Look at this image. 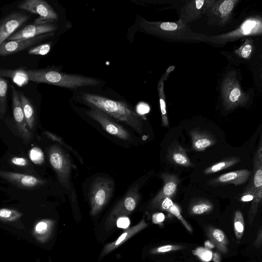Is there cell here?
Returning a JSON list of instances; mask_svg holds the SVG:
<instances>
[{
  "label": "cell",
  "mask_w": 262,
  "mask_h": 262,
  "mask_svg": "<svg viewBox=\"0 0 262 262\" xmlns=\"http://www.w3.org/2000/svg\"><path fill=\"white\" fill-rule=\"evenodd\" d=\"M253 245L256 248H259L262 245V229L257 233Z\"/></svg>",
  "instance_id": "cell-44"
},
{
  "label": "cell",
  "mask_w": 262,
  "mask_h": 262,
  "mask_svg": "<svg viewBox=\"0 0 262 262\" xmlns=\"http://www.w3.org/2000/svg\"><path fill=\"white\" fill-rule=\"evenodd\" d=\"M48 155L50 163L56 172L60 183L66 188L69 189L72 165L69 155L56 144L50 147Z\"/></svg>",
  "instance_id": "cell-5"
},
{
  "label": "cell",
  "mask_w": 262,
  "mask_h": 262,
  "mask_svg": "<svg viewBox=\"0 0 262 262\" xmlns=\"http://www.w3.org/2000/svg\"><path fill=\"white\" fill-rule=\"evenodd\" d=\"M206 234L220 252L223 254L228 253L229 241L222 230L212 226H208L206 229Z\"/></svg>",
  "instance_id": "cell-23"
},
{
  "label": "cell",
  "mask_w": 262,
  "mask_h": 262,
  "mask_svg": "<svg viewBox=\"0 0 262 262\" xmlns=\"http://www.w3.org/2000/svg\"><path fill=\"white\" fill-rule=\"evenodd\" d=\"M251 171L248 169H239L229 172L210 180L208 184L216 185L221 184H232L236 186L245 183L249 179Z\"/></svg>",
  "instance_id": "cell-18"
},
{
  "label": "cell",
  "mask_w": 262,
  "mask_h": 262,
  "mask_svg": "<svg viewBox=\"0 0 262 262\" xmlns=\"http://www.w3.org/2000/svg\"><path fill=\"white\" fill-rule=\"evenodd\" d=\"M157 209L168 212L176 216L183 224L188 231L191 233L192 228L191 225L184 219L181 214V210L180 207L174 203L171 199L166 198L163 200L159 205Z\"/></svg>",
  "instance_id": "cell-24"
},
{
  "label": "cell",
  "mask_w": 262,
  "mask_h": 262,
  "mask_svg": "<svg viewBox=\"0 0 262 262\" xmlns=\"http://www.w3.org/2000/svg\"><path fill=\"white\" fill-rule=\"evenodd\" d=\"M225 94L227 105L229 108L233 107L241 103L243 99L242 93L237 85L233 84L229 88H227Z\"/></svg>",
  "instance_id": "cell-28"
},
{
  "label": "cell",
  "mask_w": 262,
  "mask_h": 262,
  "mask_svg": "<svg viewBox=\"0 0 262 262\" xmlns=\"http://www.w3.org/2000/svg\"><path fill=\"white\" fill-rule=\"evenodd\" d=\"M0 176L14 186L21 189H34L43 185L47 181L33 176L1 170Z\"/></svg>",
  "instance_id": "cell-14"
},
{
  "label": "cell",
  "mask_w": 262,
  "mask_h": 262,
  "mask_svg": "<svg viewBox=\"0 0 262 262\" xmlns=\"http://www.w3.org/2000/svg\"><path fill=\"white\" fill-rule=\"evenodd\" d=\"M147 226L148 224L146 222L144 217H143L137 224L125 230L118 238L105 245L100 253V259L102 258L110 252L118 248L134 235L145 228Z\"/></svg>",
  "instance_id": "cell-17"
},
{
  "label": "cell",
  "mask_w": 262,
  "mask_h": 262,
  "mask_svg": "<svg viewBox=\"0 0 262 262\" xmlns=\"http://www.w3.org/2000/svg\"><path fill=\"white\" fill-rule=\"evenodd\" d=\"M163 182L162 188L151 200L148 208L151 209H157L160 203L166 198H173L177 193L180 179L175 174L168 172H163L160 175Z\"/></svg>",
  "instance_id": "cell-9"
},
{
  "label": "cell",
  "mask_w": 262,
  "mask_h": 262,
  "mask_svg": "<svg viewBox=\"0 0 262 262\" xmlns=\"http://www.w3.org/2000/svg\"><path fill=\"white\" fill-rule=\"evenodd\" d=\"M252 51V47L250 44H246L242 49L241 55L244 58L249 57Z\"/></svg>",
  "instance_id": "cell-43"
},
{
  "label": "cell",
  "mask_w": 262,
  "mask_h": 262,
  "mask_svg": "<svg viewBox=\"0 0 262 262\" xmlns=\"http://www.w3.org/2000/svg\"><path fill=\"white\" fill-rule=\"evenodd\" d=\"M241 160L239 158L236 157L226 158L205 169L204 173L205 174H210L223 170L232 166L239 162Z\"/></svg>",
  "instance_id": "cell-27"
},
{
  "label": "cell",
  "mask_w": 262,
  "mask_h": 262,
  "mask_svg": "<svg viewBox=\"0 0 262 262\" xmlns=\"http://www.w3.org/2000/svg\"><path fill=\"white\" fill-rule=\"evenodd\" d=\"M165 220V215L162 212H157L152 216V222L156 224H161Z\"/></svg>",
  "instance_id": "cell-42"
},
{
  "label": "cell",
  "mask_w": 262,
  "mask_h": 262,
  "mask_svg": "<svg viewBox=\"0 0 262 262\" xmlns=\"http://www.w3.org/2000/svg\"><path fill=\"white\" fill-rule=\"evenodd\" d=\"M192 148L196 151H203L216 143L214 137L209 132L195 128L189 132Z\"/></svg>",
  "instance_id": "cell-19"
},
{
  "label": "cell",
  "mask_w": 262,
  "mask_h": 262,
  "mask_svg": "<svg viewBox=\"0 0 262 262\" xmlns=\"http://www.w3.org/2000/svg\"><path fill=\"white\" fill-rule=\"evenodd\" d=\"M86 114L98 122L108 134L124 141H130L132 140L130 133L122 126L114 121L106 113L97 108H91L86 112Z\"/></svg>",
  "instance_id": "cell-7"
},
{
  "label": "cell",
  "mask_w": 262,
  "mask_h": 262,
  "mask_svg": "<svg viewBox=\"0 0 262 262\" xmlns=\"http://www.w3.org/2000/svg\"><path fill=\"white\" fill-rule=\"evenodd\" d=\"M18 8L37 14L39 17L35 21H52L58 19V15L54 9L43 0H25L19 4Z\"/></svg>",
  "instance_id": "cell-10"
},
{
  "label": "cell",
  "mask_w": 262,
  "mask_h": 262,
  "mask_svg": "<svg viewBox=\"0 0 262 262\" xmlns=\"http://www.w3.org/2000/svg\"><path fill=\"white\" fill-rule=\"evenodd\" d=\"M14 120L18 133L26 143L32 139V134L26 122L21 104L19 93L11 85Z\"/></svg>",
  "instance_id": "cell-12"
},
{
  "label": "cell",
  "mask_w": 262,
  "mask_h": 262,
  "mask_svg": "<svg viewBox=\"0 0 262 262\" xmlns=\"http://www.w3.org/2000/svg\"><path fill=\"white\" fill-rule=\"evenodd\" d=\"M43 134L49 139L55 142H57L59 144L66 147L68 150H69L71 152H72L73 154H74L76 156V157L78 159V160L79 161L81 164H83V160L82 157L71 146H70L67 143H66L65 141L61 137L48 130H45L43 132Z\"/></svg>",
  "instance_id": "cell-32"
},
{
  "label": "cell",
  "mask_w": 262,
  "mask_h": 262,
  "mask_svg": "<svg viewBox=\"0 0 262 262\" xmlns=\"http://www.w3.org/2000/svg\"><path fill=\"white\" fill-rule=\"evenodd\" d=\"M30 160L37 165L42 164L45 161V156L42 150L38 147H33L29 151Z\"/></svg>",
  "instance_id": "cell-34"
},
{
  "label": "cell",
  "mask_w": 262,
  "mask_h": 262,
  "mask_svg": "<svg viewBox=\"0 0 262 262\" xmlns=\"http://www.w3.org/2000/svg\"><path fill=\"white\" fill-rule=\"evenodd\" d=\"M213 209V205L204 198H194L188 206V212L190 215H196L209 213Z\"/></svg>",
  "instance_id": "cell-25"
},
{
  "label": "cell",
  "mask_w": 262,
  "mask_h": 262,
  "mask_svg": "<svg viewBox=\"0 0 262 262\" xmlns=\"http://www.w3.org/2000/svg\"><path fill=\"white\" fill-rule=\"evenodd\" d=\"M51 45V42H47L35 46L29 50L28 54L30 55H45L50 52Z\"/></svg>",
  "instance_id": "cell-37"
},
{
  "label": "cell",
  "mask_w": 262,
  "mask_h": 262,
  "mask_svg": "<svg viewBox=\"0 0 262 262\" xmlns=\"http://www.w3.org/2000/svg\"><path fill=\"white\" fill-rule=\"evenodd\" d=\"M251 184L255 188L262 187V169H257L254 171V176Z\"/></svg>",
  "instance_id": "cell-39"
},
{
  "label": "cell",
  "mask_w": 262,
  "mask_h": 262,
  "mask_svg": "<svg viewBox=\"0 0 262 262\" xmlns=\"http://www.w3.org/2000/svg\"><path fill=\"white\" fill-rule=\"evenodd\" d=\"M21 104L25 118L30 130L33 129L35 122V112L30 100L23 93H19Z\"/></svg>",
  "instance_id": "cell-26"
},
{
  "label": "cell",
  "mask_w": 262,
  "mask_h": 262,
  "mask_svg": "<svg viewBox=\"0 0 262 262\" xmlns=\"http://www.w3.org/2000/svg\"><path fill=\"white\" fill-rule=\"evenodd\" d=\"M212 260L214 262H221V257L220 254L218 252L213 253Z\"/></svg>",
  "instance_id": "cell-45"
},
{
  "label": "cell",
  "mask_w": 262,
  "mask_h": 262,
  "mask_svg": "<svg viewBox=\"0 0 262 262\" xmlns=\"http://www.w3.org/2000/svg\"><path fill=\"white\" fill-rule=\"evenodd\" d=\"M8 84L7 81L0 77V118L3 119L7 110Z\"/></svg>",
  "instance_id": "cell-30"
},
{
  "label": "cell",
  "mask_w": 262,
  "mask_h": 262,
  "mask_svg": "<svg viewBox=\"0 0 262 262\" xmlns=\"http://www.w3.org/2000/svg\"><path fill=\"white\" fill-rule=\"evenodd\" d=\"M137 30L169 42L196 43L206 41L207 36L192 31L189 24L179 20L174 21H152L137 15Z\"/></svg>",
  "instance_id": "cell-1"
},
{
  "label": "cell",
  "mask_w": 262,
  "mask_h": 262,
  "mask_svg": "<svg viewBox=\"0 0 262 262\" xmlns=\"http://www.w3.org/2000/svg\"><path fill=\"white\" fill-rule=\"evenodd\" d=\"M11 162L16 166H25L28 164V161L23 157H14L11 159Z\"/></svg>",
  "instance_id": "cell-41"
},
{
  "label": "cell",
  "mask_w": 262,
  "mask_h": 262,
  "mask_svg": "<svg viewBox=\"0 0 262 262\" xmlns=\"http://www.w3.org/2000/svg\"><path fill=\"white\" fill-rule=\"evenodd\" d=\"M114 189V182L109 178L98 177L93 180L88 192L92 215L96 216L106 205Z\"/></svg>",
  "instance_id": "cell-4"
},
{
  "label": "cell",
  "mask_w": 262,
  "mask_h": 262,
  "mask_svg": "<svg viewBox=\"0 0 262 262\" xmlns=\"http://www.w3.org/2000/svg\"><path fill=\"white\" fill-rule=\"evenodd\" d=\"M192 252L203 262H209L212 259V252L205 247H198Z\"/></svg>",
  "instance_id": "cell-36"
},
{
  "label": "cell",
  "mask_w": 262,
  "mask_h": 262,
  "mask_svg": "<svg viewBox=\"0 0 262 262\" xmlns=\"http://www.w3.org/2000/svg\"><path fill=\"white\" fill-rule=\"evenodd\" d=\"M262 204V187L258 188L256 195L253 200L251 206L248 211V221L250 225H251L257 211Z\"/></svg>",
  "instance_id": "cell-29"
},
{
  "label": "cell",
  "mask_w": 262,
  "mask_h": 262,
  "mask_svg": "<svg viewBox=\"0 0 262 262\" xmlns=\"http://www.w3.org/2000/svg\"><path fill=\"white\" fill-rule=\"evenodd\" d=\"M80 99L91 108H96L131 127L139 134L143 132L142 118L126 102L92 93H82Z\"/></svg>",
  "instance_id": "cell-2"
},
{
  "label": "cell",
  "mask_w": 262,
  "mask_h": 262,
  "mask_svg": "<svg viewBox=\"0 0 262 262\" xmlns=\"http://www.w3.org/2000/svg\"><path fill=\"white\" fill-rule=\"evenodd\" d=\"M167 159L171 163L183 167H190L193 164L187 155L186 149L182 147L177 141L168 147Z\"/></svg>",
  "instance_id": "cell-20"
},
{
  "label": "cell",
  "mask_w": 262,
  "mask_h": 262,
  "mask_svg": "<svg viewBox=\"0 0 262 262\" xmlns=\"http://www.w3.org/2000/svg\"><path fill=\"white\" fill-rule=\"evenodd\" d=\"M174 67L170 66L166 70L165 73L162 75L159 80L157 86L161 113V125L164 127H168L169 126L164 93V81L167 78L170 73L174 70Z\"/></svg>",
  "instance_id": "cell-22"
},
{
  "label": "cell",
  "mask_w": 262,
  "mask_h": 262,
  "mask_svg": "<svg viewBox=\"0 0 262 262\" xmlns=\"http://www.w3.org/2000/svg\"><path fill=\"white\" fill-rule=\"evenodd\" d=\"M22 214L14 209L2 208L0 210V219L3 222H13L20 218Z\"/></svg>",
  "instance_id": "cell-33"
},
{
  "label": "cell",
  "mask_w": 262,
  "mask_h": 262,
  "mask_svg": "<svg viewBox=\"0 0 262 262\" xmlns=\"http://www.w3.org/2000/svg\"><path fill=\"white\" fill-rule=\"evenodd\" d=\"M258 169H262V132L258 147L253 159V171Z\"/></svg>",
  "instance_id": "cell-38"
},
{
  "label": "cell",
  "mask_w": 262,
  "mask_h": 262,
  "mask_svg": "<svg viewBox=\"0 0 262 262\" xmlns=\"http://www.w3.org/2000/svg\"><path fill=\"white\" fill-rule=\"evenodd\" d=\"M236 1L207 0L205 14L208 17V24L210 25H222L227 20Z\"/></svg>",
  "instance_id": "cell-8"
},
{
  "label": "cell",
  "mask_w": 262,
  "mask_h": 262,
  "mask_svg": "<svg viewBox=\"0 0 262 262\" xmlns=\"http://www.w3.org/2000/svg\"><path fill=\"white\" fill-rule=\"evenodd\" d=\"M207 0H190L185 1L180 11L178 20L189 24L199 19L205 14Z\"/></svg>",
  "instance_id": "cell-16"
},
{
  "label": "cell",
  "mask_w": 262,
  "mask_h": 262,
  "mask_svg": "<svg viewBox=\"0 0 262 262\" xmlns=\"http://www.w3.org/2000/svg\"><path fill=\"white\" fill-rule=\"evenodd\" d=\"M205 248L209 250H211V248H213L215 247L213 243L210 240L206 241V242L205 243Z\"/></svg>",
  "instance_id": "cell-46"
},
{
  "label": "cell",
  "mask_w": 262,
  "mask_h": 262,
  "mask_svg": "<svg viewBox=\"0 0 262 262\" xmlns=\"http://www.w3.org/2000/svg\"><path fill=\"white\" fill-rule=\"evenodd\" d=\"M140 183H137L127 190L111 212L108 221L110 223H114L119 217L127 216L135 210L140 200Z\"/></svg>",
  "instance_id": "cell-6"
},
{
  "label": "cell",
  "mask_w": 262,
  "mask_h": 262,
  "mask_svg": "<svg viewBox=\"0 0 262 262\" xmlns=\"http://www.w3.org/2000/svg\"><path fill=\"white\" fill-rule=\"evenodd\" d=\"M30 18L29 14L20 11H14L5 16L0 23V45Z\"/></svg>",
  "instance_id": "cell-13"
},
{
  "label": "cell",
  "mask_w": 262,
  "mask_h": 262,
  "mask_svg": "<svg viewBox=\"0 0 262 262\" xmlns=\"http://www.w3.org/2000/svg\"><path fill=\"white\" fill-rule=\"evenodd\" d=\"M117 226L119 228L124 229H127L130 225V221L127 216H122L119 217L117 220Z\"/></svg>",
  "instance_id": "cell-40"
},
{
  "label": "cell",
  "mask_w": 262,
  "mask_h": 262,
  "mask_svg": "<svg viewBox=\"0 0 262 262\" xmlns=\"http://www.w3.org/2000/svg\"><path fill=\"white\" fill-rule=\"evenodd\" d=\"M183 248L184 247L182 245L169 244L152 248L151 249L150 252L152 254H158L165 253L168 252L176 251Z\"/></svg>",
  "instance_id": "cell-35"
},
{
  "label": "cell",
  "mask_w": 262,
  "mask_h": 262,
  "mask_svg": "<svg viewBox=\"0 0 262 262\" xmlns=\"http://www.w3.org/2000/svg\"><path fill=\"white\" fill-rule=\"evenodd\" d=\"M56 30V26L51 21H35L15 32L7 40L31 38L44 34L54 32Z\"/></svg>",
  "instance_id": "cell-15"
},
{
  "label": "cell",
  "mask_w": 262,
  "mask_h": 262,
  "mask_svg": "<svg viewBox=\"0 0 262 262\" xmlns=\"http://www.w3.org/2000/svg\"><path fill=\"white\" fill-rule=\"evenodd\" d=\"M54 227L55 221L53 220H40L34 226L33 235L38 242L45 243L51 237Z\"/></svg>",
  "instance_id": "cell-21"
},
{
  "label": "cell",
  "mask_w": 262,
  "mask_h": 262,
  "mask_svg": "<svg viewBox=\"0 0 262 262\" xmlns=\"http://www.w3.org/2000/svg\"><path fill=\"white\" fill-rule=\"evenodd\" d=\"M25 73L29 81L70 89L96 86L101 83L100 79L94 77L62 73L50 69L28 70H25Z\"/></svg>",
  "instance_id": "cell-3"
},
{
  "label": "cell",
  "mask_w": 262,
  "mask_h": 262,
  "mask_svg": "<svg viewBox=\"0 0 262 262\" xmlns=\"http://www.w3.org/2000/svg\"><path fill=\"white\" fill-rule=\"evenodd\" d=\"M54 34V32H51L31 38L6 40L0 45V55L5 56L26 50L44 40L53 37Z\"/></svg>",
  "instance_id": "cell-11"
},
{
  "label": "cell",
  "mask_w": 262,
  "mask_h": 262,
  "mask_svg": "<svg viewBox=\"0 0 262 262\" xmlns=\"http://www.w3.org/2000/svg\"><path fill=\"white\" fill-rule=\"evenodd\" d=\"M233 227L236 238L237 241H239L244 233L245 223L243 213L238 210L234 212Z\"/></svg>",
  "instance_id": "cell-31"
}]
</instances>
